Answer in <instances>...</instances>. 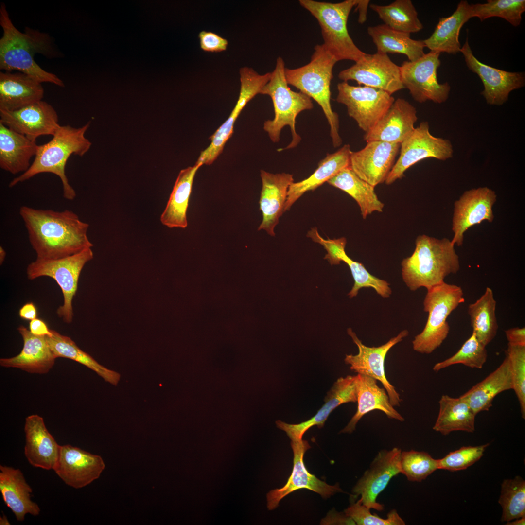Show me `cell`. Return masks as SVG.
<instances>
[{
	"label": "cell",
	"mask_w": 525,
	"mask_h": 525,
	"mask_svg": "<svg viewBox=\"0 0 525 525\" xmlns=\"http://www.w3.org/2000/svg\"><path fill=\"white\" fill-rule=\"evenodd\" d=\"M19 214L36 259H57L91 248L89 225L72 211L36 209L22 206Z\"/></svg>",
	"instance_id": "1"
},
{
	"label": "cell",
	"mask_w": 525,
	"mask_h": 525,
	"mask_svg": "<svg viewBox=\"0 0 525 525\" xmlns=\"http://www.w3.org/2000/svg\"><path fill=\"white\" fill-rule=\"evenodd\" d=\"M0 24L3 31L0 39V70L8 72L16 70L41 83L49 82L64 87L59 78L44 70L34 59L37 53L48 57L55 54L48 34L29 28L24 33L20 32L12 22L3 3L0 8Z\"/></svg>",
	"instance_id": "2"
},
{
	"label": "cell",
	"mask_w": 525,
	"mask_h": 525,
	"mask_svg": "<svg viewBox=\"0 0 525 525\" xmlns=\"http://www.w3.org/2000/svg\"><path fill=\"white\" fill-rule=\"evenodd\" d=\"M412 254L401 262L402 278L411 291L427 289L444 281L460 269L455 245L447 238L438 239L426 235L418 236Z\"/></svg>",
	"instance_id": "3"
},
{
	"label": "cell",
	"mask_w": 525,
	"mask_h": 525,
	"mask_svg": "<svg viewBox=\"0 0 525 525\" xmlns=\"http://www.w3.org/2000/svg\"><path fill=\"white\" fill-rule=\"evenodd\" d=\"M89 125L90 122H88L78 128L69 125L60 126L51 140L38 145L35 159L28 170L14 178L9 187H13L39 174L50 173L61 179L64 198L69 200L74 199L76 193L69 182L65 166L71 155L83 156L90 148L91 143L85 136Z\"/></svg>",
	"instance_id": "4"
},
{
	"label": "cell",
	"mask_w": 525,
	"mask_h": 525,
	"mask_svg": "<svg viewBox=\"0 0 525 525\" xmlns=\"http://www.w3.org/2000/svg\"><path fill=\"white\" fill-rule=\"evenodd\" d=\"M337 62L323 44H317L308 63L295 69L286 68L285 70L288 84L315 100L321 107L330 125V136L334 147L342 143L338 115L332 110L331 105L330 86L332 70Z\"/></svg>",
	"instance_id": "5"
},
{
	"label": "cell",
	"mask_w": 525,
	"mask_h": 525,
	"mask_svg": "<svg viewBox=\"0 0 525 525\" xmlns=\"http://www.w3.org/2000/svg\"><path fill=\"white\" fill-rule=\"evenodd\" d=\"M285 63L279 56L268 82L262 88L260 94L269 96L273 102L275 117L264 122L263 129L273 142L280 139L281 129L286 125L290 127L292 140L281 150L296 147L301 137L296 130V120L298 114L313 108L311 98L301 92H295L288 87L285 77Z\"/></svg>",
	"instance_id": "6"
},
{
	"label": "cell",
	"mask_w": 525,
	"mask_h": 525,
	"mask_svg": "<svg viewBox=\"0 0 525 525\" xmlns=\"http://www.w3.org/2000/svg\"><path fill=\"white\" fill-rule=\"evenodd\" d=\"M357 1L358 0H346L331 3L313 0H299L300 5L317 20L324 41L322 44L337 62L348 60L356 62L367 54L355 44L347 28L349 15Z\"/></svg>",
	"instance_id": "7"
},
{
	"label": "cell",
	"mask_w": 525,
	"mask_h": 525,
	"mask_svg": "<svg viewBox=\"0 0 525 525\" xmlns=\"http://www.w3.org/2000/svg\"><path fill=\"white\" fill-rule=\"evenodd\" d=\"M427 290L423 309L428 313L427 321L412 341L413 350L422 354H430L441 345L450 331L448 316L465 301L462 289L455 284L443 281Z\"/></svg>",
	"instance_id": "8"
},
{
	"label": "cell",
	"mask_w": 525,
	"mask_h": 525,
	"mask_svg": "<svg viewBox=\"0 0 525 525\" xmlns=\"http://www.w3.org/2000/svg\"><path fill=\"white\" fill-rule=\"evenodd\" d=\"M93 257L91 248H88L57 259H36L27 267L26 273L29 280L47 276L54 279L58 284L62 290L64 301L56 313L66 323L72 322L74 315L72 300L76 293L80 275L86 263Z\"/></svg>",
	"instance_id": "9"
},
{
	"label": "cell",
	"mask_w": 525,
	"mask_h": 525,
	"mask_svg": "<svg viewBox=\"0 0 525 525\" xmlns=\"http://www.w3.org/2000/svg\"><path fill=\"white\" fill-rule=\"evenodd\" d=\"M451 141L432 135L427 122H422L401 143L400 156L385 183L390 185L402 178L407 169L424 159L446 160L453 155Z\"/></svg>",
	"instance_id": "10"
},
{
	"label": "cell",
	"mask_w": 525,
	"mask_h": 525,
	"mask_svg": "<svg viewBox=\"0 0 525 525\" xmlns=\"http://www.w3.org/2000/svg\"><path fill=\"white\" fill-rule=\"evenodd\" d=\"M440 53L430 51L414 61H405L400 66L402 83L416 101L423 103L431 101L441 104L448 98L451 87L440 84L437 78L441 64Z\"/></svg>",
	"instance_id": "11"
},
{
	"label": "cell",
	"mask_w": 525,
	"mask_h": 525,
	"mask_svg": "<svg viewBox=\"0 0 525 525\" xmlns=\"http://www.w3.org/2000/svg\"><path fill=\"white\" fill-rule=\"evenodd\" d=\"M336 101L346 105L350 117L365 133L370 131L395 101L391 94L368 86H354L343 81L337 84Z\"/></svg>",
	"instance_id": "12"
},
{
	"label": "cell",
	"mask_w": 525,
	"mask_h": 525,
	"mask_svg": "<svg viewBox=\"0 0 525 525\" xmlns=\"http://www.w3.org/2000/svg\"><path fill=\"white\" fill-rule=\"evenodd\" d=\"M239 74L240 90L236 104L228 118L210 137V144L201 151L196 162L202 165L211 164L222 153L227 141L233 133L235 122L241 111L253 98L260 94L271 76V72L260 74L247 67L240 68Z\"/></svg>",
	"instance_id": "13"
},
{
	"label": "cell",
	"mask_w": 525,
	"mask_h": 525,
	"mask_svg": "<svg viewBox=\"0 0 525 525\" xmlns=\"http://www.w3.org/2000/svg\"><path fill=\"white\" fill-rule=\"evenodd\" d=\"M402 450L394 447L380 451L352 490V500L360 496V503L369 509L384 510V505L377 498L391 479L401 473L400 459Z\"/></svg>",
	"instance_id": "14"
},
{
	"label": "cell",
	"mask_w": 525,
	"mask_h": 525,
	"mask_svg": "<svg viewBox=\"0 0 525 525\" xmlns=\"http://www.w3.org/2000/svg\"><path fill=\"white\" fill-rule=\"evenodd\" d=\"M347 333L358 347V353L346 354L345 363L350 365V369L357 374L368 375L379 381L386 391L391 404L393 406H400L402 400L386 377L385 360L390 349L408 336L409 332L407 330H402L386 343L378 347H368L363 344L350 328L347 329Z\"/></svg>",
	"instance_id": "15"
},
{
	"label": "cell",
	"mask_w": 525,
	"mask_h": 525,
	"mask_svg": "<svg viewBox=\"0 0 525 525\" xmlns=\"http://www.w3.org/2000/svg\"><path fill=\"white\" fill-rule=\"evenodd\" d=\"M338 76L344 82L355 81L359 85L380 89L391 95L404 88L400 66L384 53H367L353 65L341 71Z\"/></svg>",
	"instance_id": "16"
},
{
	"label": "cell",
	"mask_w": 525,
	"mask_h": 525,
	"mask_svg": "<svg viewBox=\"0 0 525 525\" xmlns=\"http://www.w3.org/2000/svg\"><path fill=\"white\" fill-rule=\"evenodd\" d=\"M460 52L463 54L468 69L481 80L484 86L481 94L488 104L503 105L508 100L511 91L525 86L524 73L501 70L478 60L473 55L467 38Z\"/></svg>",
	"instance_id": "17"
},
{
	"label": "cell",
	"mask_w": 525,
	"mask_h": 525,
	"mask_svg": "<svg viewBox=\"0 0 525 525\" xmlns=\"http://www.w3.org/2000/svg\"><path fill=\"white\" fill-rule=\"evenodd\" d=\"M496 201L495 192L487 187L465 191L454 204L452 242L461 246L464 234L470 228L485 220L492 222V207Z\"/></svg>",
	"instance_id": "18"
},
{
	"label": "cell",
	"mask_w": 525,
	"mask_h": 525,
	"mask_svg": "<svg viewBox=\"0 0 525 525\" xmlns=\"http://www.w3.org/2000/svg\"><path fill=\"white\" fill-rule=\"evenodd\" d=\"M400 143L373 140L362 149L351 151L349 167L362 180L374 187L385 182L395 164Z\"/></svg>",
	"instance_id": "19"
},
{
	"label": "cell",
	"mask_w": 525,
	"mask_h": 525,
	"mask_svg": "<svg viewBox=\"0 0 525 525\" xmlns=\"http://www.w3.org/2000/svg\"><path fill=\"white\" fill-rule=\"evenodd\" d=\"M293 450V468L287 483L282 488L272 490L266 494L267 508L273 510L284 497L298 490L306 489L327 498L338 492H344L339 484L330 485L310 473L305 467L303 457L311 448L307 441H291Z\"/></svg>",
	"instance_id": "20"
},
{
	"label": "cell",
	"mask_w": 525,
	"mask_h": 525,
	"mask_svg": "<svg viewBox=\"0 0 525 525\" xmlns=\"http://www.w3.org/2000/svg\"><path fill=\"white\" fill-rule=\"evenodd\" d=\"M0 122L35 141L40 136H53L61 126L55 110L42 100L13 111L0 110Z\"/></svg>",
	"instance_id": "21"
},
{
	"label": "cell",
	"mask_w": 525,
	"mask_h": 525,
	"mask_svg": "<svg viewBox=\"0 0 525 525\" xmlns=\"http://www.w3.org/2000/svg\"><path fill=\"white\" fill-rule=\"evenodd\" d=\"M105 468L100 455L68 444L60 446L53 470L65 484L79 489L98 479Z\"/></svg>",
	"instance_id": "22"
},
{
	"label": "cell",
	"mask_w": 525,
	"mask_h": 525,
	"mask_svg": "<svg viewBox=\"0 0 525 525\" xmlns=\"http://www.w3.org/2000/svg\"><path fill=\"white\" fill-rule=\"evenodd\" d=\"M356 375L337 379L327 392L324 405L309 420L298 424H289L279 420L276 421L277 427L285 432L291 441L302 440L304 433L314 426L323 427L329 415L336 407L345 403L356 402Z\"/></svg>",
	"instance_id": "23"
},
{
	"label": "cell",
	"mask_w": 525,
	"mask_h": 525,
	"mask_svg": "<svg viewBox=\"0 0 525 525\" xmlns=\"http://www.w3.org/2000/svg\"><path fill=\"white\" fill-rule=\"evenodd\" d=\"M262 188L259 200L262 220L258 230H264L274 236V228L284 211L288 192L294 182L293 175L272 174L261 170Z\"/></svg>",
	"instance_id": "24"
},
{
	"label": "cell",
	"mask_w": 525,
	"mask_h": 525,
	"mask_svg": "<svg viewBox=\"0 0 525 525\" xmlns=\"http://www.w3.org/2000/svg\"><path fill=\"white\" fill-rule=\"evenodd\" d=\"M417 119L415 107L405 99L398 98L375 126L365 134L364 140L367 142L378 140L401 144L415 129Z\"/></svg>",
	"instance_id": "25"
},
{
	"label": "cell",
	"mask_w": 525,
	"mask_h": 525,
	"mask_svg": "<svg viewBox=\"0 0 525 525\" xmlns=\"http://www.w3.org/2000/svg\"><path fill=\"white\" fill-rule=\"evenodd\" d=\"M24 454L34 467L49 470L53 469L60 445L47 430L42 417L32 415L25 419Z\"/></svg>",
	"instance_id": "26"
},
{
	"label": "cell",
	"mask_w": 525,
	"mask_h": 525,
	"mask_svg": "<svg viewBox=\"0 0 525 525\" xmlns=\"http://www.w3.org/2000/svg\"><path fill=\"white\" fill-rule=\"evenodd\" d=\"M18 330L23 338L22 350L14 357L1 358L0 366L20 368L31 373H48L54 365L56 358L46 336L35 335L23 325L20 326Z\"/></svg>",
	"instance_id": "27"
},
{
	"label": "cell",
	"mask_w": 525,
	"mask_h": 525,
	"mask_svg": "<svg viewBox=\"0 0 525 525\" xmlns=\"http://www.w3.org/2000/svg\"><path fill=\"white\" fill-rule=\"evenodd\" d=\"M356 388L357 411L340 433H352L360 420L365 415L375 410L383 412L388 418L401 422L404 420L403 417L391 404L385 389L378 385L376 379L368 375L357 374Z\"/></svg>",
	"instance_id": "28"
},
{
	"label": "cell",
	"mask_w": 525,
	"mask_h": 525,
	"mask_svg": "<svg viewBox=\"0 0 525 525\" xmlns=\"http://www.w3.org/2000/svg\"><path fill=\"white\" fill-rule=\"evenodd\" d=\"M41 83L20 72H0V110L13 111L42 100Z\"/></svg>",
	"instance_id": "29"
},
{
	"label": "cell",
	"mask_w": 525,
	"mask_h": 525,
	"mask_svg": "<svg viewBox=\"0 0 525 525\" xmlns=\"http://www.w3.org/2000/svg\"><path fill=\"white\" fill-rule=\"evenodd\" d=\"M0 491L3 500L18 521L24 520L26 514L39 515L38 505L32 501V490L18 469L0 465Z\"/></svg>",
	"instance_id": "30"
},
{
	"label": "cell",
	"mask_w": 525,
	"mask_h": 525,
	"mask_svg": "<svg viewBox=\"0 0 525 525\" xmlns=\"http://www.w3.org/2000/svg\"><path fill=\"white\" fill-rule=\"evenodd\" d=\"M511 368L508 356L493 372L460 396L467 402L477 415L488 411L494 398L500 393L513 389Z\"/></svg>",
	"instance_id": "31"
},
{
	"label": "cell",
	"mask_w": 525,
	"mask_h": 525,
	"mask_svg": "<svg viewBox=\"0 0 525 525\" xmlns=\"http://www.w3.org/2000/svg\"><path fill=\"white\" fill-rule=\"evenodd\" d=\"M351 151L350 146L345 144L335 153L327 154L309 177L299 182H293L288 190L284 211L289 210L305 192L315 190L341 170L349 166Z\"/></svg>",
	"instance_id": "32"
},
{
	"label": "cell",
	"mask_w": 525,
	"mask_h": 525,
	"mask_svg": "<svg viewBox=\"0 0 525 525\" xmlns=\"http://www.w3.org/2000/svg\"><path fill=\"white\" fill-rule=\"evenodd\" d=\"M38 146L36 141L0 122V167L3 170L14 175L27 171Z\"/></svg>",
	"instance_id": "33"
},
{
	"label": "cell",
	"mask_w": 525,
	"mask_h": 525,
	"mask_svg": "<svg viewBox=\"0 0 525 525\" xmlns=\"http://www.w3.org/2000/svg\"><path fill=\"white\" fill-rule=\"evenodd\" d=\"M471 18L470 4L467 0H461L451 16L439 18L431 35L423 40L425 47L440 53L459 52L461 48L459 41L460 31Z\"/></svg>",
	"instance_id": "34"
},
{
	"label": "cell",
	"mask_w": 525,
	"mask_h": 525,
	"mask_svg": "<svg viewBox=\"0 0 525 525\" xmlns=\"http://www.w3.org/2000/svg\"><path fill=\"white\" fill-rule=\"evenodd\" d=\"M202 165L196 162L181 170L176 178L166 208L160 216L162 224L169 228L187 227V211L195 174Z\"/></svg>",
	"instance_id": "35"
},
{
	"label": "cell",
	"mask_w": 525,
	"mask_h": 525,
	"mask_svg": "<svg viewBox=\"0 0 525 525\" xmlns=\"http://www.w3.org/2000/svg\"><path fill=\"white\" fill-rule=\"evenodd\" d=\"M368 33L377 48V52L400 53L414 61L425 54L423 40H414L410 34L394 30L385 24L369 26Z\"/></svg>",
	"instance_id": "36"
},
{
	"label": "cell",
	"mask_w": 525,
	"mask_h": 525,
	"mask_svg": "<svg viewBox=\"0 0 525 525\" xmlns=\"http://www.w3.org/2000/svg\"><path fill=\"white\" fill-rule=\"evenodd\" d=\"M439 404V413L433 430L443 435L455 431L474 432L476 415L465 399L461 396L453 398L443 395Z\"/></svg>",
	"instance_id": "37"
},
{
	"label": "cell",
	"mask_w": 525,
	"mask_h": 525,
	"mask_svg": "<svg viewBox=\"0 0 525 525\" xmlns=\"http://www.w3.org/2000/svg\"><path fill=\"white\" fill-rule=\"evenodd\" d=\"M352 197L359 205L363 219L373 212L383 211L384 204L378 198L374 187L361 179L348 166L327 182Z\"/></svg>",
	"instance_id": "38"
},
{
	"label": "cell",
	"mask_w": 525,
	"mask_h": 525,
	"mask_svg": "<svg viewBox=\"0 0 525 525\" xmlns=\"http://www.w3.org/2000/svg\"><path fill=\"white\" fill-rule=\"evenodd\" d=\"M52 335L46 336L48 344L56 358L63 357L74 360L94 371L105 381L116 385L120 375L99 364L90 355L81 350L69 336L52 330Z\"/></svg>",
	"instance_id": "39"
},
{
	"label": "cell",
	"mask_w": 525,
	"mask_h": 525,
	"mask_svg": "<svg viewBox=\"0 0 525 525\" xmlns=\"http://www.w3.org/2000/svg\"><path fill=\"white\" fill-rule=\"evenodd\" d=\"M496 306L493 291L490 287H487L480 298L469 304L468 307L472 333L485 346L497 334L498 325L495 314Z\"/></svg>",
	"instance_id": "40"
},
{
	"label": "cell",
	"mask_w": 525,
	"mask_h": 525,
	"mask_svg": "<svg viewBox=\"0 0 525 525\" xmlns=\"http://www.w3.org/2000/svg\"><path fill=\"white\" fill-rule=\"evenodd\" d=\"M384 24L398 31L408 34L423 29L418 12L410 0H396L389 5H370Z\"/></svg>",
	"instance_id": "41"
},
{
	"label": "cell",
	"mask_w": 525,
	"mask_h": 525,
	"mask_svg": "<svg viewBox=\"0 0 525 525\" xmlns=\"http://www.w3.org/2000/svg\"><path fill=\"white\" fill-rule=\"evenodd\" d=\"M525 11V0H488L484 3L470 5L471 18L476 17L482 21L491 17H499L514 27L520 25Z\"/></svg>",
	"instance_id": "42"
},
{
	"label": "cell",
	"mask_w": 525,
	"mask_h": 525,
	"mask_svg": "<svg viewBox=\"0 0 525 525\" xmlns=\"http://www.w3.org/2000/svg\"><path fill=\"white\" fill-rule=\"evenodd\" d=\"M498 503L502 508L501 521L525 516V481L520 476L504 480Z\"/></svg>",
	"instance_id": "43"
},
{
	"label": "cell",
	"mask_w": 525,
	"mask_h": 525,
	"mask_svg": "<svg viewBox=\"0 0 525 525\" xmlns=\"http://www.w3.org/2000/svg\"><path fill=\"white\" fill-rule=\"evenodd\" d=\"M488 357L486 346L476 338L473 333L464 343L458 351L451 357L436 364L434 371L440 370L453 365L461 364L471 368L481 369Z\"/></svg>",
	"instance_id": "44"
},
{
	"label": "cell",
	"mask_w": 525,
	"mask_h": 525,
	"mask_svg": "<svg viewBox=\"0 0 525 525\" xmlns=\"http://www.w3.org/2000/svg\"><path fill=\"white\" fill-rule=\"evenodd\" d=\"M400 466L401 473L412 482H421L438 469V459L428 453L414 450L402 451Z\"/></svg>",
	"instance_id": "45"
},
{
	"label": "cell",
	"mask_w": 525,
	"mask_h": 525,
	"mask_svg": "<svg viewBox=\"0 0 525 525\" xmlns=\"http://www.w3.org/2000/svg\"><path fill=\"white\" fill-rule=\"evenodd\" d=\"M342 262L349 267L354 281L353 287L348 294L350 298L356 297L362 288H372L385 298L390 296L392 290L387 281L371 275L362 263L352 260L347 254Z\"/></svg>",
	"instance_id": "46"
},
{
	"label": "cell",
	"mask_w": 525,
	"mask_h": 525,
	"mask_svg": "<svg viewBox=\"0 0 525 525\" xmlns=\"http://www.w3.org/2000/svg\"><path fill=\"white\" fill-rule=\"evenodd\" d=\"M511 368L513 389L517 397L523 419L525 418V346L508 344L506 350Z\"/></svg>",
	"instance_id": "47"
},
{
	"label": "cell",
	"mask_w": 525,
	"mask_h": 525,
	"mask_svg": "<svg viewBox=\"0 0 525 525\" xmlns=\"http://www.w3.org/2000/svg\"><path fill=\"white\" fill-rule=\"evenodd\" d=\"M489 444L463 446L450 452L444 457L438 459V469L451 472L465 470L482 457Z\"/></svg>",
	"instance_id": "48"
},
{
	"label": "cell",
	"mask_w": 525,
	"mask_h": 525,
	"mask_svg": "<svg viewBox=\"0 0 525 525\" xmlns=\"http://www.w3.org/2000/svg\"><path fill=\"white\" fill-rule=\"evenodd\" d=\"M368 508L358 500L353 503L344 510L345 514L351 518L358 525H404V521L395 509L389 511L385 519L372 514Z\"/></svg>",
	"instance_id": "49"
},
{
	"label": "cell",
	"mask_w": 525,
	"mask_h": 525,
	"mask_svg": "<svg viewBox=\"0 0 525 525\" xmlns=\"http://www.w3.org/2000/svg\"><path fill=\"white\" fill-rule=\"evenodd\" d=\"M307 236L324 247L327 251L324 259L328 260L331 265L339 264L346 255L345 248L347 241L345 237L325 239L320 235L316 228H311Z\"/></svg>",
	"instance_id": "50"
},
{
	"label": "cell",
	"mask_w": 525,
	"mask_h": 525,
	"mask_svg": "<svg viewBox=\"0 0 525 525\" xmlns=\"http://www.w3.org/2000/svg\"><path fill=\"white\" fill-rule=\"evenodd\" d=\"M201 49L204 51L219 52L226 50L228 40L215 33L202 31L198 35Z\"/></svg>",
	"instance_id": "51"
},
{
	"label": "cell",
	"mask_w": 525,
	"mask_h": 525,
	"mask_svg": "<svg viewBox=\"0 0 525 525\" xmlns=\"http://www.w3.org/2000/svg\"><path fill=\"white\" fill-rule=\"evenodd\" d=\"M508 344L525 346V328L518 327L505 330Z\"/></svg>",
	"instance_id": "52"
},
{
	"label": "cell",
	"mask_w": 525,
	"mask_h": 525,
	"mask_svg": "<svg viewBox=\"0 0 525 525\" xmlns=\"http://www.w3.org/2000/svg\"><path fill=\"white\" fill-rule=\"evenodd\" d=\"M321 523L325 525H356L353 520L344 512L338 513L336 511L330 512Z\"/></svg>",
	"instance_id": "53"
},
{
	"label": "cell",
	"mask_w": 525,
	"mask_h": 525,
	"mask_svg": "<svg viewBox=\"0 0 525 525\" xmlns=\"http://www.w3.org/2000/svg\"><path fill=\"white\" fill-rule=\"evenodd\" d=\"M29 330L31 332L37 336H51L52 332L46 322L43 320L36 318L30 321Z\"/></svg>",
	"instance_id": "54"
},
{
	"label": "cell",
	"mask_w": 525,
	"mask_h": 525,
	"mask_svg": "<svg viewBox=\"0 0 525 525\" xmlns=\"http://www.w3.org/2000/svg\"><path fill=\"white\" fill-rule=\"evenodd\" d=\"M19 315L22 319L31 321L37 317V309L33 302H28L19 310Z\"/></svg>",
	"instance_id": "55"
},
{
	"label": "cell",
	"mask_w": 525,
	"mask_h": 525,
	"mask_svg": "<svg viewBox=\"0 0 525 525\" xmlns=\"http://www.w3.org/2000/svg\"><path fill=\"white\" fill-rule=\"evenodd\" d=\"M370 2L369 0H358L355 5L356 9L359 12L358 22L363 24L367 20V8Z\"/></svg>",
	"instance_id": "56"
},
{
	"label": "cell",
	"mask_w": 525,
	"mask_h": 525,
	"mask_svg": "<svg viewBox=\"0 0 525 525\" xmlns=\"http://www.w3.org/2000/svg\"><path fill=\"white\" fill-rule=\"evenodd\" d=\"M514 521L507 522V525H525V516L514 519Z\"/></svg>",
	"instance_id": "57"
},
{
	"label": "cell",
	"mask_w": 525,
	"mask_h": 525,
	"mask_svg": "<svg viewBox=\"0 0 525 525\" xmlns=\"http://www.w3.org/2000/svg\"><path fill=\"white\" fill-rule=\"evenodd\" d=\"M6 253L2 246H0V264H2L6 257Z\"/></svg>",
	"instance_id": "58"
},
{
	"label": "cell",
	"mask_w": 525,
	"mask_h": 525,
	"mask_svg": "<svg viewBox=\"0 0 525 525\" xmlns=\"http://www.w3.org/2000/svg\"><path fill=\"white\" fill-rule=\"evenodd\" d=\"M0 525H10V524L9 522L8 521L7 517L5 515H3L2 517H0Z\"/></svg>",
	"instance_id": "59"
}]
</instances>
